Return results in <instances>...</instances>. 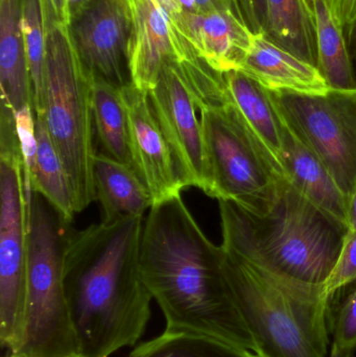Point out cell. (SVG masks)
<instances>
[{"instance_id": "6da1fadb", "label": "cell", "mask_w": 356, "mask_h": 357, "mask_svg": "<svg viewBox=\"0 0 356 357\" xmlns=\"http://www.w3.org/2000/svg\"><path fill=\"white\" fill-rule=\"evenodd\" d=\"M144 215L65 235L63 280L83 357H110L144 335L153 298L140 270Z\"/></svg>"}, {"instance_id": "7a4b0ae2", "label": "cell", "mask_w": 356, "mask_h": 357, "mask_svg": "<svg viewBox=\"0 0 356 357\" xmlns=\"http://www.w3.org/2000/svg\"><path fill=\"white\" fill-rule=\"evenodd\" d=\"M222 252L199 226L181 195L148 210L140 270L162 310L165 331L211 335L254 352L224 276Z\"/></svg>"}, {"instance_id": "3957f363", "label": "cell", "mask_w": 356, "mask_h": 357, "mask_svg": "<svg viewBox=\"0 0 356 357\" xmlns=\"http://www.w3.org/2000/svg\"><path fill=\"white\" fill-rule=\"evenodd\" d=\"M222 245L288 280L324 287L336 268L347 229L286 181L271 211L256 216L219 201Z\"/></svg>"}, {"instance_id": "277c9868", "label": "cell", "mask_w": 356, "mask_h": 357, "mask_svg": "<svg viewBox=\"0 0 356 357\" xmlns=\"http://www.w3.org/2000/svg\"><path fill=\"white\" fill-rule=\"evenodd\" d=\"M222 266L257 357H327L332 298L222 245Z\"/></svg>"}, {"instance_id": "5b68a950", "label": "cell", "mask_w": 356, "mask_h": 357, "mask_svg": "<svg viewBox=\"0 0 356 357\" xmlns=\"http://www.w3.org/2000/svg\"><path fill=\"white\" fill-rule=\"evenodd\" d=\"M94 75L82 63L66 24L46 33L42 108L46 129L70 180L75 212L96 199L98 155L93 119Z\"/></svg>"}, {"instance_id": "8992f818", "label": "cell", "mask_w": 356, "mask_h": 357, "mask_svg": "<svg viewBox=\"0 0 356 357\" xmlns=\"http://www.w3.org/2000/svg\"><path fill=\"white\" fill-rule=\"evenodd\" d=\"M54 208L33 192L29 211L26 316L17 357H83L63 280L66 228Z\"/></svg>"}, {"instance_id": "52a82bcc", "label": "cell", "mask_w": 356, "mask_h": 357, "mask_svg": "<svg viewBox=\"0 0 356 357\" xmlns=\"http://www.w3.org/2000/svg\"><path fill=\"white\" fill-rule=\"evenodd\" d=\"M213 183V199L265 216L284 188L271 157L229 100L199 109Z\"/></svg>"}, {"instance_id": "ba28073f", "label": "cell", "mask_w": 356, "mask_h": 357, "mask_svg": "<svg viewBox=\"0 0 356 357\" xmlns=\"http://www.w3.org/2000/svg\"><path fill=\"white\" fill-rule=\"evenodd\" d=\"M0 344L10 354L23 341L26 316L29 207L18 133H0Z\"/></svg>"}, {"instance_id": "9c48e42d", "label": "cell", "mask_w": 356, "mask_h": 357, "mask_svg": "<svg viewBox=\"0 0 356 357\" xmlns=\"http://www.w3.org/2000/svg\"><path fill=\"white\" fill-rule=\"evenodd\" d=\"M270 91L284 121L349 199L356 186V88L324 94Z\"/></svg>"}, {"instance_id": "30bf717a", "label": "cell", "mask_w": 356, "mask_h": 357, "mask_svg": "<svg viewBox=\"0 0 356 357\" xmlns=\"http://www.w3.org/2000/svg\"><path fill=\"white\" fill-rule=\"evenodd\" d=\"M184 187L213 197V183L196 98L173 62L167 63L148 92Z\"/></svg>"}, {"instance_id": "8fae6325", "label": "cell", "mask_w": 356, "mask_h": 357, "mask_svg": "<svg viewBox=\"0 0 356 357\" xmlns=\"http://www.w3.org/2000/svg\"><path fill=\"white\" fill-rule=\"evenodd\" d=\"M121 91L127 110L134 169L148 188L153 203L181 195L185 187L148 92L138 89L131 82L121 86Z\"/></svg>"}, {"instance_id": "7c38bea8", "label": "cell", "mask_w": 356, "mask_h": 357, "mask_svg": "<svg viewBox=\"0 0 356 357\" xmlns=\"http://www.w3.org/2000/svg\"><path fill=\"white\" fill-rule=\"evenodd\" d=\"M68 27L77 56L94 75L117 87L127 83L123 66H127L131 21L121 3L94 0Z\"/></svg>"}, {"instance_id": "4fadbf2b", "label": "cell", "mask_w": 356, "mask_h": 357, "mask_svg": "<svg viewBox=\"0 0 356 357\" xmlns=\"http://www.w3.org/2000/svg\"><path fill=\"white\" fill-rule=\"evenodd\" d=\"M129 15L127 70L130 82L138 89L148 93L167 63L200 58L187 40L176 33L159 0H136Z\"/></svg>"}, {"instance_id": "5bb4252c", "label": "cell", "mask_w": 356, "mask_h": 357, "mask_svg": "<svg viewBox=\"0 0 356 357\" xmlns=\"http://www.w3.org/2000/svg\"><path fill=\"white\" fill-rule=\"evenodd\" d=\"M178 33L219 73L238 70L252 41L253 31L229 10L199 14L184 12Z\"/></svg>"}, {"instance_id": "9a60e30c", "label": "cell", "mask_w": 356, "mask_h": 357, "mask_svg": "<svg viewBox=\"0 0 356 357\" xmlns=\"http://www.w3.org/2000/svg\"><path fill=\"white\" fill-rule=\"evenodd\" d=\"M238 71L272 91L324 94L332 89L316 65L288 52L265 31L253 33Z\"/></svg>"}, {"instance_id": "2e32d148", "label": "cell", "mask_w": 356, "mask_h": 357, "mask_svg": "<svg viewBox=\"0 0 356 357\" xmlns=\"http://www.w3.org/2000/svg\"><path fill=\"white\" fill-rule=\"evenodd\" d=\"M223 75L228 98L233 102L249 129L267 151L282 177L286 178V123L272 98L271 91L242 71L232 70Z\"/></svg>"}, {"instance_id": "e0dca14e", "label": "cell", "mask_w": 356, "mask_h": 357, "mask_svg": "<svg viewBox=\"0 0 356 357\" xmlns=\"http://www.w3.org/2000/svg\"><path fill=\"white\" fill-rule=\"evenodd\" d=\"M284 123L286 181L314 205L346 227L348 199L315 153L298 137L286 121Z\"/></svg>"}, {"instance_id": "ac0fdd59", "label": "cell", "mask_w": 356, "mask_h": 357, "mask_svg": "<svg viewBox=\"0 0 356 357\" xmlns=\"http://www.w3.org/2000/svg\"><path fill=\"white\" fill-rule=\"evenodd\" d=\"M1 102L14 112L33 105V87L21 31V0H0Z\"/></svg>"}, {"instance_id": "d6986e66", "label": "cell", "mask_w": 356, "mask_h": 357, "mask_svg": "<svg viewBox=\"0 0 356 357\" xmlns=\"http://www.w3.org/2000/svg\"><path fill=\"white\" fill-rule=\"evenodd\" d=\"M96 199L102 206V222L125 215H144L153 199L134 167L98 153L94 165Z\"/></svg>"}, {"instance_id": "ffe728a7", "label": "cell", "mask_w": 356, "mask_h": 357, "mask_svg": "<svg viewBox=\"0 0 356 357\" xmlns=\"http://www.w3.org/2000/svg\"><path fill=\"white\" fill-rule=\"evenodd\" d=\"M36 131L37 152L31 173V188L48 202L63 224L68 226L77 214L70 180L40 114H36Z\"/></svg>"}, {"instance_id": "44dd1931", "label": "cell", "mask_w": 356, "mask_h": 357, "mask_svg": "<svg viewBox=\"0 0 356 357\" xmlns=\"http://www.w3.org/2000/svg\"><path fill=\"white\" fill-rule=\"evenodd\" d=\"M93 119L102 153L133 167L129 142V126L121 87L94 75Z\"/></svg>"}, {"instance_id": "7402d4cb", "label": "cell", "mask_w": 356, "mask_h": 357, "mask_svg": "<svg viewBox=\"0 0 356 357\" xmlns=\"http://www.w3.org/2000/svg\"><path fill=\"white\" fill-rule=\"evenodd\" d=\"M127 357H257L254 352L211 335L196 333L163 331L144 342Z\"/></svg>"}, {"instance_id": "603a6c76", "label": "cell", "mask_w": 356, "mask_h": 357, "mask_svg": "<svg viewBox=\"0 0 356 357\" xmlns=\"http://www.w3.org/2000/svg\"><path fill=\"white\" fill-rule=\"evenodd\" d=\"M265 33L288 52L317 66V43L299 0H265Z\"/></svg>"}, {"instance_id": "cb8c5ba5", "label": "cell", "mask_w": 356, "mask_h": 357, "mask_svg": "<svg viewBox=\"0 0 356 357\" xmlns=\"http://www.w3.org/2000/svg\"><path fill=\"white\" fill-rule=\"evenodd\" d=\"M21 31L33 87L35 113L38 114L42 108L46 56V33L40 0H21Z\"/></svg>"}, {"instance_id": "d4e9b609", "label": "cell", "mask_w": 356, "mask_h": 357, "mask_svg": "<svg viewBox=\"0 0 356 357\" xmlns=\"http://www.w3.org/2000/svg\"><path fill=\"white\" fill-rule=\"evenodd\" d=\"M21 156L23 161V175H24L25 193L27 204L31 210V199L35 191L31 188V173L37 152V131H36V113L31 107H25L15 112Z\"/></svg>"}, {"instance_id": "484cf974", "label": "cell", "mask_w": 356, "mask_h": 357, "mask_svg": "<svg viewBox=\"0 0 356 357\" xmlns=\"http://www.w3.org/2000/svg\"><path fill=\"white\" fill-rule=\"evenodd\" d=\"M356 282V231L347 233L336 268L324 284V293L332 298L343 287Z\"/></svg>"}, {"instance_id": "4316f807", "label": "cell", "mask_w": 356, "mask_h": 357, "mask_svg": "<svg viewBox=\"0 0 356 357\" xmlns=\"http://www.w3.org/2000/svg\"><path fill=\"white\" fill-rule=\"evenodd\" d=\"M356 283V282H355ZM344 352L356 350V284L346 298L336 316L334 326V343Z\"/></svg>"}, {"instance_id": "83f0119b", "label": "cell", "mask_w": 356, "mask_h": 357, "mask_svg": "<svg viewBox=\"0 0 356 357\" xmlns=\"http://www.w3.org/2000/svg\"><path fill=\"white\" fill-rule=\"evenodd\" d=\"M245 21L253 33L267 31L265 0H240Z\"/></svg>"}, {"instance_id": "f1b7e54d", "label": "cell", "mask_w": 356, "mask_h": 357, "mask_svg": "<svg viewBox=\"0 0 356 357\" xmlns=\"http://www.w3.org/2000/svg\"><path fill=\"white\" fill-rule=\"evenodd\" d=\"M336 24L347 31L356 20V0H327Z\"/></svg>"}, {"instance_id": "f546056e", "label": "cell", "mask_w": 356, "mask_h": 357, "mask_svg": "<svg viewBox=\"0 0 356 357\" xmlns=\"http://www.w3.org/2000/svg\"><path fill=\"white\" fill-rule=\"evenodd\" d=\"M40 4L45 33L56 25L66 24L64 0H40Z\"/></svg>"}, {"instance_id": "4dcf8cb0", "label": "cell", "mask_w": 356, "mask_h": 357, "mask_svg": "<svg viewBox=\"0 0 356 357\" xmlns=\"http://www.w3.org/2000/svg\"><path fill=\"white\" fill-rule=\"evenodd\" d=\"M165 12L169 15V20L176 33H178V27L181 22L182 16H183L184 10L180 4L179 0H159Z\"/></svg>"}, {"instance_id": "1f68e13d", "label": "cell", "mask_w": 356, "mask_h": 357, "mask_svg": "<svg viewBox=\"0 0 356 357\" xmlns=\"http://www.w3.org/2000/svg\"><path fill=\"white\" fill-rule=\"evenodd\" d=\"M65 1V17H66V24H70L71 21L79 16L85 8H87L94 0H64Z\"/></svg>"}, {"instance_id": "d6a6232c", "label": "cell", "mask_w": 356, "mask_h": 357, "mask_svg": "<svg viewBox=\"0 0 356 357\" xmlns=\"http://www.w3.org/2000/svg\"><path fill=\"white\" fill-rule=\"evenodd\" d=\"M346 229L347 233L356 231V186L347 203Z\"/></svg>"}, {"instance_id": "836d02e7", "label": "cell", "mask_w": 356, "mask_h": 357, "mask_svg": "<svg viewBox=\"0 0 356 357\" xmlns=\"http://www.w3.org/2000/svg\"><path fill=\"white\" fill-rule=\"evenodd\" d=\"M196 2L199 14H206V13L219 10H229L221 0H196Z\"/></svg>"}, {"instance_id": "e575fe53", "label": "cell", "mask_w": 356, "mask_h": 357, "mask_svg": "<svg viewBox=\"0 0 356 357\" xmlns=\"http://www.w3.org/2000/svg\"><path fill=\"white\" fill-rule=\"evenodd\" d=\"M345 37H346L347 45H348L349 54H350L351 61H353L356 79V20L345 31Z\"/></svg>"}, {"instance_id": "d590c367", "label": "cell", "mask_w": 356, "mask_h": 357, "mask_svg": "<svg viewBox=\"0 0 356 357\" xmlns=\"http://www.w3.org/2000/svg\"><path fill=\"white\" fill-rule=\"evenodd\" d=\"M231 12H233L238 18L245 21L244 15H242V8H240V0H221ZM246 22V21H245Z\"/></svg>"}, {"instance_id": "8d00e7d4", "label": "cell", "mask_w": 356, "mask_h": 357, "mask_svg": "<svg viewBox=\"0 0 356 357\" xmlns=\"http://www.w3.org/2000/svg\"><path fill=\"white\" fill-rule=\"evenodd\" d=\"M353 356H355V354L342 351L334 344H332L330 357H353Z\"/></svg>"}, {"instance_id": "74e56055", "label": "cell", "mask_w": 356, "mask_h": 357, "mask_svg": "<svg viewBox=\"0 0 356 357\" xmlns=\"http://www.w3.org/2000/svg\"><path fill=\"white\" fill-rule=\"evenodd\" d=\"M115 1L118 2V3H121V6H123V8H125V10H127V14H129L130 8H131V6H133V3L136 1V0H115Z\"/></svg>"}, {"instance_id": "f35d334b", "label": "cell", "mask_w": 356, "mask_h": 357, "mask_svg": "<svg viewBox=\"0 0 356 357\" xmlns=\"http://www.w3.org/2000/svg\"><path fill=\"white\" fill-rule=\"evenodd\" d=\"M8 357H17V356H12V354H10V356H8Z\"/></svg>"}]
</instances>
